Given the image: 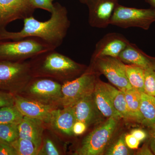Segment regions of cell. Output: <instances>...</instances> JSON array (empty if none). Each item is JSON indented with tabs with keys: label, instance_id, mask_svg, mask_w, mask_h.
I'll return each mask as SVG.
<instances>
[{
	"label": "cell",
	"instance_id": "7c38bea8",
	"mask_svg": "<svg viewBox=\"0 0 155 155\" xmlns=\"http://www.w3.org/2000/svg\"><path fill=\"white\" fill-rule=\"evenodd\" d=\"M15 105L24 116L49 123L52 113L56 108L53 104H45L15 94Z\"/></svg>",
	"mask_w": 155,
	"mask_h": 155
},
{
	"label": "cell",
	"instance_id": "d4e9b609",
	"mask_svg": "<svg viewBox=\"0 0 155 155\" xmlns=\"http://www.w3.org/2000/svg\"><path fill=\"white\" fill-rule=\"evenodd\" d=\"M18 124H0V141L11 143L19 137Z\"/></svg>",
	"mask_w": 155,
	"mask_h": 155
},
{
	"label": "cell",
	"instance_id": "5bb4252c",
	"mask_svg": "<svg viewBox=\"0 0 155 155\" xmlns=\"http://www.w3.org/2000/svg\"><path fill=\"white\" fill-rule=\"evenodd\" d=\"M76 121H80L87 126L97 122L99 112L95 102L93 93L79 100L72 107Z\"/></svg>",
	"mask_w": 155,
	"mask_h": 155
},
{
	"label": "cell",
	"instance_id": "4316f807",
	"mask_svg": "<svg viewBox=\"0 0 155 155\" xmlns=\"http://www.w3.org/2000/svg\"><path fill=\"white\" fill-rule=\"evenodd\" d=\"M61 154L57 145L49 137L43 139L41 147L38 151V155H59Z\"/></svg>",
	"mask_w": 155,
	"mask_h": 155
},
{
	"label": "cell",
	"instance_id": "8992f818",
	"mask_svg": "<svg viewBox=\"0 0 155 155\" xmlns=\"http://www.w3.org/2000/svg\"><path fill=\"white\" fill-rule=\"evenodd\" d=\"M96 74L91 69H86L79 77L64 82L59 104L64 107H72L82 98L92 94L97 80Z\"/></svg>",
	"mask_w": 155,
	"mask_h": 155
},
{
	"label": "cell",
	"instance_id": "cb8c5ba5",
	"mask_svg": "<svg viewBox=\"0 0 155 155\" xmlns=\"http://www.w3.org/2000/svg\"><path fill=\"white\" fill-rule=\"evenodd\" d=\"M17 155H38V150L28 140L19 137L11 143Z\"/></svg>",
	"mask_w": 155,
	"mask_h": 155
},
{
	"label": "cell",
	"instance_id": "f546056e",
	"mask_svg": "<svg viewBox=\"0 0 155 155\" xmlns=\"http://www.w3.org/2000/svg\"><path fill=\"white\" fill-rule=\"evenodd\" d=\"M15 104V94L0 91V108Z\"/></svg>",
	"mask_w": 155,
	"mask_h": 155
},
{
	"label": "cell",
	"instance_id": "8fae6325",
	"mask_svg": "<svg viewBox=\"0 0 155 155\" xmlns=\"http://www.w3.org/2000/svg\"><path fill=\"white\" fill-rule=\"evenodd\" d=\"M62 85L48 78H36L29 86L28 93L35 100L53 105L55 103L60 102L62 97Z\"/></svg>",
	"mask_w": 155,
	"mask_h": 155
},
{
	"label": "cell",
	"instance_id": "e575fe53",
	"mask_svg": "<svg viewBox=\"0 0 155 155\" xmlns=\"http://www.w3.org/2000/svg\"><path fill=\"white\" fill-rule=\"evenodd\" d=\"M151 128L150 145L152 151L153 152V153L155 155V123Z\"/></svg>",
	"mask_w": 155,
	"mask_h": 155
},
{
	"label": "cell",
	"instance_id": "4dcf8cb0",
	"mask_svg": "<svg viewBox=\"0 0 155 155\" xmlns=\"http://www.w3.org/2000/svg\"><path fill=\"white\" fill-rule=\"evenodd\" d=\"M0 155H17L11 143L0 141Z\"/></svg>",
	"mask_w": 155,
	"mask_h": 155
},
{
	"label": "cell",
	"instance_id": "8d00e7d4",
	"mask_svg": "<svg viewBox=\"0 0 155 155\" xmlns=\"http://www.w3.org/2000/svg\"><path fill=\"white\" fill-rule=\"evenodd\" d=\"M145 1L151 6L152 8L155 9V0H145Z\"/></svg>",
	"mask_w": 155,
	"mask_h": 155
},
{
	"label": "cell",
	"instance_id": "603a6c76",
	"mask_svg": "<svg viewBox=\"0 0 155 155\" xmlns=\"http://www.w3.org/2000/svg\"><path fill=\"white\" fill-rule=\"evenodd\" d=\"M24 116L15 105L0 108V124H19Z\"/></svg>",
	"mask_w": 155,
	"mask_h": 155
},
{
	"label": "cell",
	"instance_id": "484cf974",
	"mask_svg": "<svg viewBox=\"0 0 155 155\" xmlns=\"http://www.w3.org/2000/svg\"><path fill=\"white\" fill-rule=\"evenodd\" d=\"M130 154L129 148L126 145L125 136H122L107 150L106 155H128Z\"/></svg>",
	"mask_w": 155,
	"mask_h": 155
},
{
	"label": "cell",
	"instance_id": "7a4b0ae2",
	"mask_svg": "<svg viewBox=\"0 0 155 155\" xmlns=\"http://www.w3.org/2000/svg\"><path fill=\"white\" fill-rule=\"evenodd\" d=\"M30 68L33 77H51L66 79L85 72V67L56 51L51 50L31 58Z\"/></svg>",
	"mask_w": 155,
	"mask_h": 155
},
{
	"label": "cell",
	"instance_id": "30bf717a",
	"mask_svg": "<svg viewBox=\"0 0 155 155\" xmlns=\"http://www.w3.org/2000/svg\"><path fill=\"white\" fill-rule=\"evenodd\" d=\"M119 0H91L88 9V22L91 27L105 28L110 25L114 10Z\"/></svg>",
	"mask_w": 155,
	"mask_h": 155
},
{
	"label": "cell",
	"instance_id": "83f0119b",
	"mask_svg": "<svg viewBox=\"0 0 155 155\" xmlns=\"http://www.w3.org/2000/svg\"><path fill=\"white\" fill-rule=\"evenodd\" d=\"M145 93L155 97V70H145Z\"/></svg>",
	"mask_w": 155,
	"mask_h": 155
},
{
	"label": "cell",
	"instance_id": "4fadbf2b",
	"mask_svg": "<svg viewBox=\"0 0 155 155\" xmlns=\"http://www.w3.org/2000/svg\"><path fill=\"white\" fill-rule=\"evenodd\" d=\"M129 42L125 36L120 34L108 33L97 43L92 58L110 57L118 58Z\"/></svg>",
	"mask_w": 155,
	"mask_h": 155
},
{
	"label": "cell",
	"instance_id": "9c48e42d",
	"mask_svg": "<svg viewBox=\"0 0 155 155\" xmlns=\"http://www.w3.org/2000/svg\"><path fill=\"white\" fill-rule=\"evenodd\" d=\"M35 10L30 0H0V31L15 20L33 16Z\"/></svg>",
	"mask_w": 155,
	"mask_h": 155
},
{
	"label": "cell",
	"instance_id": "5b68a950",
	"mask_svg": "<svg viewBox=\"0 0 155 155\" xmlns=\"http://www.w3.org/2000/svg\"><path fill=\"white\" fill-rule=\"evenodd\" d=\"M155 22V9H138L118 4L111 18L110 25L127 28L137 27L148 30Z\"/></svg>",
	"mask_w": 155,
	"mask_h": 155
},
{
	"label": "cell",
	"instance_id": "1f68e13d",
	"mask_svg": "<svg viewBox=\"0 0 155 155\" xmlns=\"http://www.w3.org/2000/svg\"><path fill=\"white\" fill-rule=\"evenodd\" d=\"M125 140L126 145L131 149L138 148L140 141L135 138L132 134H128L125 136Z\"/></svg>",
	"mask_w": 155,
	"mask_h": 155
},
{
	"label": "cell",
	"instance_id": "f1b7e54d",
	"mask_svg": "<svg viewBox=\"0 0 155 155\" xmlns=\"http://www.w3.org/2000/svg\"><path fill=\"white\" fill-rule=\"evenodd\" d=\"M31 3L35 9H41L51 13L54 5L51 0H30Z\"/></svg>",
	"mask_w": 155,
	"mask_h": 155
},
{
	"label": "cell",
	"instance_id": "44dd1931",
	"mask_svg": "<svg viewBox=\"0 0 155 155\" xmlns=\"http://www.w3.org/2000/svg\"><path fill=\"white\" fill-rule=\"evenodd\" d=\"M123 92L132 119L141 122L142 118L140 109L141 102V93L134 88Z\"/></svg>",
	"mask_w": 155,
	"mask_h": 155
},
{
	"label": "cell",
	"instance_id": "ba28073f",
	"mask_svg": "<svg viewBox=\"0 0 155 155\" xmlns=\"http://www.w3.org/2000/svg\"><path fill=\"white\" fill-rule=\"evenodd\" d=\"M92 71H97L122 92L132 89L125 71V64L118 58L110 57L93 58Z\"/></svg>",
	"mask_w": 155,
	"mask_h": 155
},
{
	"label": "cell",
	"instance_id": "d6a6232c",
	"mask_svg": "<svg viewBox=\"0 0 155 155\" xmlns=\"http://www.w3.org/2000/svg\"><path fill=\"white\" fill-rule=\"evenodd\" d=\"M86 124L80 121H76L73 125L72 132L73 134L79 135L85 132L87 127Z\"/></svg>",
	"mask_w": 155,
	"mask_h": 155
},
{
	"label": "cell",
	"instance_id": "6da1fadb",
	"mask_svg": "<svg viewBox=\"0 0 155 155\" xmlns=\"http://www.w3.org/2000/svg\"><path fill=\"white\" fill-rule=\"evenodd\" d=\"M54 5V8L48 20L40 21L33 16L28 17L23 20V27L20 31L12 32L6 29L0 31V41L37 38L56 49L63 43L70 27V21L67 8L59 3Z\"/></svg>",
	"mask_w": 155,
	"mask_h": 155
},
{
	"label": "cell",
	"instance_id": "52a82bcc",
	"mask_svg": "<svg viewBox=\"0 0 155 155\" xmlns=\"http://www.w3.org/2000/svg\"><path fill=\"white\" fill-rule=\"evenodd\" d=\"M118 121L110 117L96 127L84 138L75 154H103L116 130Z\"/></svg>",
	"mask_w": 155,
	"mask_h": 155
},
{
	"label": "cell",
	"instance_id": "277c9868",
	"mask_svg": "<svg viewBox=\"0 0 155 155\" xmlns=\"http://www.w3.org/2000/svg\"><path fill=\"white\" fill-rule=\"evenodd\" d=\"M32 78L29 62L0 61V91L16 94Z\"/></svg>",
	"mask_w": 155,
	"mask_h": 155
},
{
	"label": "cell",
	"instance_id": "3957f363",
	"mask_svg": "<svg viewBox=\"0 0 155 155\" xmlns=\"http://www.w3.org/2000/svg\"><path fill=\"white\" fill-rule=\"evenodd\" d=\"M54 50L55 49L37 38H28L17 41H1L0 61L22 62Z\"/></svg>",
	"mask_w": 155,
	"mask_h": 155
},
{
	"label": "cell",
	"instance_id": "d6986e66",
	"mask_svg": "<svg viewBox=\"0 0 155 155\" xmlns=\"http://www.w3.org/2000/svg\"><path fill=\"white\" fill-rule=\"evenodd\" d=\"M104 84L110 97L115 110L122 118L125 119H132L128 111L124 93L109 84L104 82Z\"/></svg>",
	"mask_w": 155,
	"mask_h": 155
},
{
	"label": "cell",
	"instance_id": "7402d4cb",
	"mask_svg": "<svg viewBox=\"0 0 155 155\" xmlns=\"http://www.w3.org/2000/svg\"><path fill=\"white\" fill-rule=\"evenodd\" d=\"M125 71L132 88L140 92H144V69L134 65L125 64Z\"/></svg>",
	"mask_w": 155,
	"mask_h": 155
},
{
	"label": "cell",
	"instance_id": "e0dca14e",
	"mask_svg": "<svg viewBox=\"0 0 155 155\" xmlns=\"http://www.w3.org/2000/svg\"><path fill=\"white\" fill-rule=\"evenodd\" d=\"M93 94L96 104L103 116L108 118L113 117L118 120L122 119L113 105L110 97L106 90L104 82L97 79Z\"/></svg>",
	"mask_w": 155,
	"mask_h": 155
},
{
	"label": "cell",
	"instance_id": "f35d334b",
	"mask_svg": "<svg viewBox=\"0 0 155 155\" xmlns=\"http://www.w3.org/2000/svg\"><path fill=\"white\" fill-rule=\"evenodd\" d=\"M52 1V2H53V1H54V0H51Z\"/></svg>",
	"mask_w": 155,
	"mask_h": 155
},
{
	"label": "cell",
	"instance_id": "ffe728a7",
	"mask_svg": "<svg viewBox=\"0 0 155 155\" xmlns=\"http://www.w3.org/2000/svg\"><path fill=\"white\" fill-rule=\"evenodd\" d=\"M143 124L152 127L155 123V97L141 93L140 104Z\"/></svg>",
	"mask_w": 155,
	"mask_h": 155
},
{
	"label": "cell",
	"instance_id": "74e56055",
	"mask_svg": "<svg viewBox=\"0 0 155 155\" xmlns=\"http://www.w3.org/2000/svg\"><path fill=\"white\" fill-rule=\"evenodd\" d=\"M78 1H79V2H80L81 3H82V4L86 5L87 3H88L89 1H90L91 0H78Z\"/></svg>",
	"mask_w": 155,
	"mask_h": 155
},
{
	"label": "cell",
	"instance_id": "2e32d148",
	"mask_svg": "<svg viewBox=\"0 0 155 155\" xmlns=\"http://www.w3.org/2000/svg\"><path fill=\"white\" fill-rule=\"evenodd\" d=\"M43 123L38 119L24 116L18 125L19 137L32 142L38 151L43 139Z\"/></svg>",
	"mask_w": 155,
	"mask_h": 155
},
{
	"label": "cell",
	"instance_id": "ac0fdd59",
	"mask_svg": "<svg viewBox=\"0 0 155 155\" xmlns=\"http://www.w3.org/2000/svg\"><path fill=\"white\" fill-rule=\"evenodd\" d=\"M76 122L72 107L55 109L53 111L49 123L51 126L61 133L71 135L73 134L72 128Z\"/></svg>",
	"mask_w": 155,
	"mask_h": 155
},
{
	"label": "cell",
	"instance_id": "9a60e30c",
	"mask_svg": "<svg viewBox=\"0 0 155 155\" xmlns=\"http://www.w3.org/2000/svg\"><path fill=\"white\" fill-rule=\"evenodd\" d=\"M118 58L124 64L137 66L145 70H155V60L147 56L132 43H128Z\"/></svg>",
	"mask_w": 155,
	"mask_h": 155
},
{
	"label": "cell",
	"instance_id": "d590c367",
	"mask_svg": "<svg viewBox=\"0 0 155 155\" xmlns=\"http://www.w3.org/2000/svg\"><path fill=\"white\" fill-rule=\"evenodd\" d=\"M137 155H154L153 152L150 149L147 145L145 144L139 150L137 153Z\"/></svg>",
	"mask_w": 155,
	"mask_h": 155
},
{
	"label": "cell",
	"instance_id": "836d02e7",
	"mask_svg": "<svg viewBox=\"0 0 155 155\" xmlns=\"http://www.w3.org/2000/svg\"><path fill=\"white\" fill-rule=\"evenodd\" d=\"M130 134L140 141L144 140L147 137L146 133L140 129H134L131 131Z\"/></svg>",
	"mask_w": 155,
	"mask_h": 155
}]
</instances>
